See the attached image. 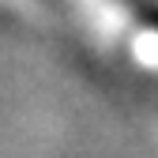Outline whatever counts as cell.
Instances as JSON below:
<instances>
[{
	"label": "cell",
	"mask_w": 158,
	"mask_h": 158,
	"mask_svg": "<svg viewBox=\"0 0 158 158\" xmlns=\"http://www.w3.org/2000/svg\"><path fill=\"white\" fill-rule=\"evenodd\" d=\"M68 4L83 15V23L106 34L113 45H121L128 56H135L143 68L158 72V34L143 27L121 0H68Z\"/></svg>",
	"instance_id": "6da1fadb"
}]
</instances>
